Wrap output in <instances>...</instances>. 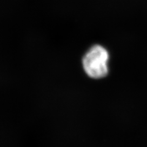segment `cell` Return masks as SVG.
<instances>
[{"mask_svg": "<svg viewBox=\"0 0 147 147\" xmlns=\"http://www.w3.org/2000/svg\"><path fill=\"white\" fill-rule=\"evenodd\" d=\"M109 54L107 50L99 45L91 47L83 58V67L86 74L93 79H100L109 72Z\"/></svg>", "mask_w": 147, "mask_h": 147, "instance_id": "cell-1", "label": "cell"}]
</instances>
